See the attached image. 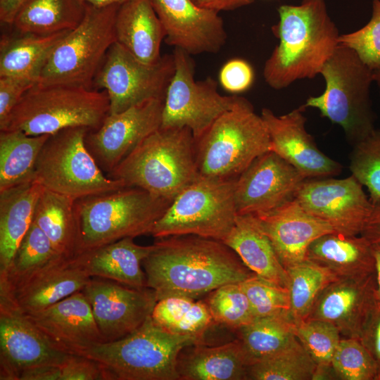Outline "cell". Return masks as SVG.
I'll return each mask as SVG.
<instances>
[{"instance_id": "cell-1", "label": "cell", "mask_w": 380, "mask_h": 380, "mask_svg": "<svg viewBox=\"0 0 380 380\" xmlns=\"http://www.w3.org/2000/svg\"><path fill=\"white\" fill-rule=\"evenodd\" d=\"M158 239L142 262L146 286L158 300L169 296L196 299L256 275L221 241L196 235Z\"/></svg>"}, {"instance_id": "cell-2", "label": "cell", "mask_w": 380, "mask_h": 380, "mask_svg": "<svg viewBox=\"0 0 380 380\" xmlns=\"http://www.w3.org/2000/svg\"><path fill=\"white\" fill-rule=\"evenodd\" d=\"M278 13L279 22L272 31L279 39V44L263 68L266 83L274 89L320 74L338 45L340 35L324 0L281 5Z\"/></svg>"}, {"instance_id": "cell-3", "label": "cell", "mask_w": 380, "mask_h": 380, "mask_svg": "<svg viewBox=\"0 0 380 380\" xmlns=\"http://www.w3.org/2000/svg\"><path fill=\"white\" fill-rule=\"evenodd\" d=\"M199 175L195 140L187 127H160L107 175L171 201Z\"/></svg>"}, {"instance_id": "cell-4", "label": "cell", "mask_w": 380, "mask_h": 380, "mask_svg": "<svg viewBox=\"0 0 380 380\" xmlns=\"http://www.w3.org/2000/svg\"><path fill=\"white\" fill-rule=\"evenodd\" d=\"M109 111L106 91L37 82L0 124V131L19 130L30 136L51 135L74 127L94 131L101 127Z\"/></svg>"}, {"instance_id": "cell-5", "label": "cell", "mask_w": 380, "mask_h": 380, "mask_svg": "<svg viewBox=\"0 0 380 380\" xmlns=\"http://www.w3.org/2000/svg\"><path fill=\"white\" fill-rule=\"evenodd\" d=\"M199 343L203 339L167 331L151 315L127 336L96 344L80 355L98 362L106 380H179L180 352Z\"/></svg>"}, {"instance_id": "cell-6", "label": "cell", "mask_w": 380, "mask_h": 380, "mask_svg": "<svg viewBox=\"0 0 380 380\" xmlns=\"http://www.w3.org/2000/svg\"><path fill=\"white\" fill-rule=\"evenodd\" d=\"M172 201L137 186L77 200L80 253L124 238L151 234Z\"/></svg>"}, {"instance_id": "cell-7", "label": "cell", "mask_w": 380, "mask_h": 380, "mask_svg": "<svg viewBox=\"0 0 380 380\" xmlns=\"http://www.w3.org/2000/svg\"><path fill=\"white\" fill-rule=\"evenodd\" d=\"M325 89L317 96H310L304 109L315 108L321 115L342 127L353 146L375 129L370 99L373 70L352 49L338 44L320 71Z\"/></svg>"}, {"instance_id": "cell-8", "label": "cell", "mask_w": 380, "mask_h": 380, "mask_svg": "<svg viewBox=\"0 0 380 380\" xmlns=\"http://www.w3.org/2000/svg\"><path fill=\"white\" fill-rule=\"evenodd\" d=\"M198 172L203 176L237 178L260 155L272 151L267 127L244 97L220 116L195 141Z\"/></svg>"}, {"instance_id": "cell-9", "label": "cell", "mask_w": 380, "mask_h": 380, "mask_svg": "<svg viewBox=\"0 0 380 380\" xmlns=\"http://www.w3.org/2000/svg\"><path fill=\"white\" fill-rule=\"evenodd\" d=\"M90 130L74 127L50 135L37 158L33 181L75 200L127 186L105 175L86 145Z\"/></svg>"}, {"instance_id": "cell-10", "label": "cell", "mask_w": 380, "mask_h": 380, "mask_svg": "<svg viewBox=\"0 0 380 380\" xmlns=\"http://www.w3.org/2000/svg\"><path fill=\"white\" fill-rule=\"evenodd\" d=\"M119 7L86 4L82 20L54 47L37 82L91 89L108 50L116 42L115 22Z\"/></svg>"}, {"instance_id": "cell-11", "label": "cell", "mask_w": 380, "mask_h": 380, "mask_svg": "<svg viewBox=\"0 0 380 380\" xmlns=\"http://www.w3.org/2000/svg\"><path fill=\"white\" fill-rule=\"evenodd\" d=\"M236 178L200 175L173 200L156 222L151 235L156 239L196 235L222 241L238 215L235 203Z\"/></svg>"}, {"instance_id": "cell-12", "label": "cell", "mask_w": 380, "mask_h": 380, "mask_svg": "<svg viewBox=\"0 0 380 380\" xmlns=\"http://www.w3.org/2000/svg\"><path fill=\"white\" fill-rule=\"evenodd\" d=\"M174 75L168 86L162 113V128L187 127L198 140L241 96H223L210 77L195 80V64L190 55L175 48Z\"/></svg>"}, {"instance_id": "cell-13", "label": "cell", "mask_w": 380, "mask_h": 380, "mask_svg": "<svg viewBox=\"0 0 380 380\" xmlns=\"http://www.w3.org/2000/svg\"><path fill=\"white\" fill-rule=\"evenodd\" d=\"M175 70L173 53L144 63L115 42L108 50L94 84L105 89L109 114L122 112L152 99H164Z\"/></svg>"}, {"instance_id": "cell-14", "label": "cell", "mask_w": 380, "mask_h": 380, "mask_svg": "<svg viewBox=\"0 0 380 380\" xmlns=\"http://www.w3.org/2000/svg\"><path fill=\"white\" fill-rule=\"evenodd\" d=\"M294 199L337 232L350 235L361 234L374 207L363 186L352 175L344 179H305Z\"/></svg>"}, {"instance_id": "cell-15", "label": "cell", "mask_w": 380, "mask_h": 380, "mask_svg": "<svg viewBox=\"0 0 380 380\" xmlns=\"http://www.w3.org/2000/svg\"><path fill=\"white\" fill-rule=\"evenodd\" d=\"M103 343L120 339L138 329L151 315L158 301L153 290L91 277L82 289Z\"/></svg>"}, {"instance_id": "cell-16", "label": "cell", "mask_w": 380, "mask_h": 380, "mask_svg": "<svg viewBox=\"0 0 380 380\" xmlns=\"http://www.w3.org/2000/svg\"><path fill=\"white\" fill-rule=\"evenodd\" d=\"M164 101L152 99L108 114L98 129L87 133L86 145L107 175L144 138L160 127Z\"/></svg>"}, {"instance_id": "cell-17", "label": "cell", "mask_w": 380, "mask_h": 380, "mask_svg": "<svg viewBox=\"0 0 380 380\" xmlns=\"http://www.w3.org/2000/svg\"><path fill=\"white\" fill-rule=\"evenodd\" d=\"M305 178L272 151L257 158L236 178L238 215L268 213L294 198Z\"/></svg>"}, {"instance_id": "cell-18", "label": "cell", "mask_w": 380, "mask_h": 380, "mask_svg": "<svg viewBox=\"0 0 380 380\" xmlns=\"http://www.w3.org/2000/svg\"><path fill=\"white\" fill-rule=\"evenodd\" d=\"M24 314L0 304V380H20L30 369L60 365L68 356Z\"/></svg>"}, {"instance_id": "cell-19", "label": "cell", "mask_w": 380, "mask_h": 380, "mask_svg": "<svg viewBox=\"0 0 380 380\" xmlns=\"http://www.w3.org/2000/svg\"><path fill=\"white\" fill-rule=\"evenodd\" d=\"M163 27L165 42L188 54L215 53L227 34L219 12L197 6L192 0H152Z\"/></svg>"}, {"instance_id": "cell-20", "label": "cell", "mask_w": 380, "mask_h": 380, "mask_svg": "<svg viewBox=\"0 0 380 380\" xmlns=\"http://www.w3.org/2000/svg\"><path fill=\"white\" fill-rule=\"evenodd\" d=\"M304 108L277 115L261 110L271 139L272 151L293 165L305 178H324L339 174L342 166L323 153L305 129Z\"/></svg>"}, {"instance_id": "cell-21", "label": "cell", "mask_w": 380, "mask_h": 380, "mask_svg": "<svg viewBox=\"0 0 380 380\" xmlns=\"http://www.w3.org/2000/svg\"><path fill=\"white\" fill-rule=\"evenodd\" d=\"M90 278L72 258L58 257L11 289L0 291V304L31 315L82 291Z\"/></svg>"}, {"instance_id": "cell-22", "label": "cell", "mask_w": 380, "mask_h": 380, "mask_svg": "<svg viewBox=\"0 0 380 380\" xmlns=\"http://www.w3.org/2000/svg\"><path fill=\"white\" fill-rule=\"evenodd\" d=\"M26 315L58 350L80 355L103 343L91 306L82 291Z\"/></svg>"}, {"instance_id": "cell-23", "label": "cell", "mask_w": 380, "mask_h": 380, "mask_svg": "<svg viewBox=\"0 0 380 380\" xmlns=\"http://www.w3.org/2000/svg\"><path fill=\"white\" fill-rule=\"evenodd\" d=\"M253 215L286 270L307 260L308 248L314 240L337 232L328 222L307 213L294 198L272 211Z\"/></svg>"}, {"instance_id": "cell-24", "label": "cell", "mask_w": 380, "mask_h": 380, "mask_svg": "<svg viewBox=\"0 0 380 380\" xmlns=\"http://www.w3.org/2000/svg\"><path fill=\"white\" fill-rule=\"evenodd\" d=\"M376 300L375 272L338 279L323 290L307 319L330 322L342 337L358 338Z\"/></svg>"}, {"instance_id": "cell-25", "label": "cell", "mask_w": 380, "mask_h": 380, "mask_svg": "<svg viewBox=\"0 0 380 380\" xmlns=\"http://www.w3.org/2000/svg\"><path fill=\"white\" fill-rule=\"evenodd\" d=\"M153 245L141 246L127 237L82 251L72 259L90 277H101L124 285L142 289L146 286L141 266Z\"/></svg>"}, {"instance_id": "cell-26", "label": "cell", "mask_w": 380, "mask_h": 380, "mask_svg": "<svg viewBox=\"0 0 380 380\" xmlns=\"http://www.w3.org/2000/svg\"><path fill=\"white\" fill-rule=\"evenodd\" d=\"M306 259L337 279L364 277L375 272L372 243L361 234H325L310 244Z\"/></svg>"}, {"instance_id": "cell-27", "label": "cell", "mask_w": 380, "mask_h": 380, "mask_svg": "<svg viewBox=\"0 0 380 380\" xmlns=\"http://www.w3.org/2000/svg\"><path fill=\"white\" fill-rule=\"evenodd\" d=\"M116 42L139 61L156 63L162 56L160 46L165 37L152 0H127L118 10Z\"/></svg>"}, {"instance_id": "cell-28", "label": "cell", "mask_w": 380, "mask_h": 380, "mask_svg": "<svg viewBox=\"0 0 380 380\" xmlns=\"http://www.w3.org/2000/svg\"><path fill=\"white\" fill-rule=\"evenodd\" d=\"M248 368L237 339L217 346L203 343L188 346L177 360L179 380H244L248 379Z\"/></svg>"}, {"instance_id": "cell-29", "label": "cell", "mask_w": 380, "mask_h": 380, "mask_svg": "<svg viewBox=\"0 0 380 380\" xmlns=\"http://www.w3.org/2000/svg\"><path fill=\"white\" fill-rule=\"evenodd\" d=\"M222 242L258 277L288 288V275L268 236L253 215H237Z\"/></svg>"}, {"instance_id": "cell-30", "label": "cell", "mask_w": 380, "mask_h": 380, "mask_svg": "<svg viewBox=\"0 0 380 380\" xmlns=\"http://www.w3.org/2000/svg\"><path fill=\"white\" fill-rule=\"evenodd\" d=\"M43 189L32 180L0 191V274L9 267L30 227Z\"/></svg>"}, {"instance_id": "cell-31", "label": "cell", "mask_w": 380, "mask_h": 380, "mask_svg": "<svg viewBox=\"0 0 380 380\" xmlns=\"http://www.w3.org/2000/svg\"><path fill=\"white\" fill-rule=\"evenodd\" d=\"M76 201L43 189L36 204L33 222L50 240L61 257L72 259L80 250V232Z\"/></svg>"}, {"instance_id": "cell-32", "label": "cell", "mask_w": 380, "mask_h": 380, "mask_svg": "<svg viewBox=\"0 0 380 380\" xmlns=\"http://www.w3.org/2000/svg\"><path fill=\"white\" fill-rule=\"evenodd\" d=\"M70 31L46 35L20 32L18 35H2L0 76L25 77L37 82L53 49Z\"/></svg>"}, {"instance_id": "cell-33", "label": "cell", "mask_w": 380, "mask_h": 380, "mask_svg": "<svg viewBox=\"0 0 380 380\" xmlns=\"http://www.w3.org/2000/svg\"><path fill=\"white\" fill-rule=\"evenodd\" d=\"M85 8L82 0H27L11 25L23 34L46 35L70 31L81 23Z\"/></svg>"}, {"instance_id": "cell-34", "label": "cell", "mask_w": 380, "mask_h": 380, "mask_svg": "<svg viewBox=\"0 0 380 380\" xmlns=\"http://www.w3.org/2000/svg\"><path fill=\"white\" fill-rule=\"evenodd\" d=\"M50 135L0 131V191L33 180L37 158Z\"/></svg>"}, {"instance_id": "cell-35", "label": "cell", "mask_w": 380, "mask_h": 380, "mask_svg": "<svg viewBox=\"0 0 380 380\" xmlns=\"http://www.w3.org/2000/svg\"><path fill=\"white\" fill-rule=\"evenodd\" d=\"M236 331L248 367L278 353L296 338L291 315L256 318Z\"/></svg>"}, {"instance_id": "cell-36", "label": "cell", "mask_w": 380, "mask_h": 380, "mask_svg": "<svg viewBox=\"0 0 380 380\" xmlns=\"http://www.w3.org/2000/svg\"><path fill=\"white\" fill-rule=\"evenodd\" d=\"M151 317L170 333L201 339L215 323L204 300L183 296H169L158 300Z\"/></svg>"}, {"instance_id": "cell-37", "label": "cell", "mask_w": 380, "mask_h": 380, "mask_svg": "<svg viewBox=\"0 0 380 380\" xmlns=\"http://www.w3.org/2000/svg\"><path fill=\"white\" fill-rule=\"evenodd\" d=\"M294 322L306 319L323 290L338 279L324 267L305 260L286 270Z\"/></svg>"}, {"instance_id": "cell-38", "label": "cell", "mask_w": 380, "mask_h": 380, "mask_svg": "<svg viewBox=\"0 0 380 380\" xmlns=\"http://www.w3.org/2000/svg\"><path fill=\"white\" fill-rule=\"evenodd\" d=\"M317 365L296 338L278 353L248 368V379L314 380Z\"/></svg>"}, {"instance_id": "cell-39", "label": "cell", "mask_w": 380, "mask_h": 380, "mask_svg": "<svg viewBox=\"0 0 380 380\" xmlns=\"http://www.w3.org/2000/svg\"><path fill=\"white\" fill-rule=\"evenodd\" d=\"M58 257L49 238L32 222L9 267L0 274V291L11 289Z\"/></svg>"}, {"instance_id": "cell-40", "label": "cell", "mask_w": 380, "mask_h": 380, "mask_svg": "<svg viewBox=\"0 0 380 380\" xmlns=\"http://www.w3.org/2000/svg\"><path fill=\"white\" fill-rule=\"evenodd\" d=\"M296 338L317 365L315 380L333 379L331 360L342 338L331 323L316 319L294 322Z\"/></svg>"}, {"instance_id": "cell-41", "label": "cell", "mask_w": 380, "mask_h": 380, "mask_svg": "<svg viewBox=\"0 0 380 380\" xmlns=\"http://www.w3.org/2000/svg\"><path fill=\"white\" fill-rule=\"evenodd\" d=\"M204 301L215 323L236 330L255 319L240 283L220 286L209 293Z\"/></svg>"}, {"instance_id": "cell-42", "label": "cell", "mask_w": 380, "mask_h": 380, "mask_svg": "<svg viewBox=\"0 0 380 380\" xmlns=\"http://www.w3.org/2000/svg\"><path fill=\"white\" fill-rule=\"evenodd\" d=\"M335 379L379 380L380 367L358 338L342 337L334 354Z\"/></svg>"}, {"instance_id": "cell-43", "label": "cell", "mask_w": 380, "mask_h": 380, "mask_svg": "<svg viewBox=\"0 0 380 380\" xmlns=\"http://www.w3.org/2000/svg\"><path fill=\"white\" fill-rule=\"evenodd\" d=\"M350 156V170L365 186L373 205H380V129L354 144Z\"/></svg>"}, {"instance_id": "cell-44", "label": "cell", "mask_w": 380, "mask_h": 380, "mask_svg": "<svg viewBox=\"0 0 380 380\" xmlns=\"http://www.w3.org/2000/svg\"><path fill=\"white\" fill-rule=\"evenodd\" d=\"M256 318L291 315L289 290L254 275L240 283Z\"/></svg>"}, {"instance_id": "cell-45", "label": "cell", "mask_w": 380, "mask_h": 380, "mask_svg": "<svg viewBox=\"0 0 380 380\" xmlns=\"http://www.w3.org/2000/svg\"><path fill=\"white\" fill-rule=\"evenodd\" d=\"M338 43L355 51L372 70L380 69V0H373L368 23L358 30L340 34Z\"/></svg>"}, {"instance_id": "cell-46", "label": "cell", "mask_w": 380, "mask_h": 380, "mask_svg": "<svg viewBox=\"0 0 380 380\" xmlns=\"http://www.w3.org/2000/svg\"><path fill=\"white\" fill-rule=\"evenodd\" d=\"M222 87L231 93H241L248 90L254 81L252 66L245 60L233 58L223 65L219 73Z\"/></svg>"}, {"instance_id": "cell-47", "label": "cell", "mask_w": 380, "mask_h": 380, "mask_svg": "<svg viewBox=\"0 0 380 380\" xmlns=\"http://www.w3.org/2000/svg\"><path fill=\"white\" fill-rule=\"evenodd\" d=\"M60 380H106L101 365L82 355H68L60 365Z\"/></svg>"}, {"instance_id": "cell-48", "label": "cell", "mask_w": 380, "mask_h": 380, "mask_svg": "<svg viewBox=\"0 0 380 380\" xmlns=\"http://www.w3.org/2000/svg\"><path fill=\"white\" fill-rule=\"evenodd\" d=\"M37 81L25 77L0 76V124L8 117L24 94Z\"/></svg>"}, {"instance_id": "cell-49", "label": "cell", "mask_w": 380, "mask_h": 380, "mask_svg": "<svg viewBox=\"0 0 380 380\" xmlns=\"http://www.w3.org/2000/svg\"><path fill=\"white\" fill-rule=\"evenodd\" d=\"M358 339L380 367V302L378 300L367 318Z\"/></svg>"}, {"instance_id": "cell-50", "label": "cell", "mask_w": 380, "mask_h": 380, "mask_svg": "<svg viewBox=\"0 0 380 380\" xmlns=\"http://www.w3.org/2000/svg\"><path fill=\"white\" fill-rule=\"evenodd\" d=\"M197 6L217 12L232 11L253 4L255 0H192Z\"/></svg>"}, {"instance_id": "cell-51", "label": "cell", "mask_w": 380, "mask_h": 380, "mask_svg": "<svg viewBox=\"0 0 380 380\" xmlns=\"http://www.w3.org/2000/svg\"><path fill=\"white\" fill-rule=\"evenodd\" d=\"M60 365L43 366L27 370L21 374L20 380H60Z\"/></svg>"}, {"instance_id": "cell-52", "label": "cell", "mask_w": 380, "mask_h": 380, "mask_svg": "<svg viewBox=\"0 0 380 380\" xmlns=\"http://www.w3.org/2000/svg\"><path fill=\"white\" fill-rule=\"evenodd\" d=\"M360 234L372 243L380 242V205H374Z\"/></svg>"}, {"instance_id": "cell-53", "label": "cell", "mask_w": 380, "mask_h": 380, "mask_svg": "<svg viewBox=\"0 0 380 380\" xmlns=\"http://www.w3.org/2000/svg\"><path fill=\"white\" fill-rule=\"evenodd\" d=\"M27 0H0V20L11 25L20 8Z\"/></svg>"}, {"instance_id": "cell-54", "label": "cell", "mask_w": 380, "mask_h": 380, "mask_svg": "<svg viewBox=\"0 0 380 380\" xmlns=\"http://www.w3.org/2000/svg\"><path fill=\"white\" fill-rule=\"evenodd\" d=\"M372 251L374 258L376 296L380 302V242L372 243Z\"/></svg>"}, {"instance_id": "cell-55", "label": "cell", "mask_w": 380, "mask_h": 380, "mask_svg": "<svg viewBox=\"0 0 380 380\" xmlns=\"http://www.w3.org/2000/svg\"><path fill=\"white\" fill-rule=\"evenodd\" d=\"M84 4L94 6H107L113 4L121 5L127 0H82Z\"/></svg>"}, {"instance_id": "cell-56", "label": "cell", "mask_w": 380, "mask_h": 380, "mask_svg": "<svg viewBox=\"0 0 380 380\" xmlns=\"http://www.w3.org/2000/svg\"><path fill=\"white\" fill-rule=\"evenodd\" d=\"M374 82L377 84L380 92V69L373 71Z\"/></svg>"}, {"instance_id": "cell-57", "label": "cell", "mask_w": 380, "mask_h": 380, "mask_svg": "<svg viewBox=\"0 0 380 380\" xmlns=\"http://www.w3.org/2000/svg\"><path fill=\"white\" fill-rule=\"evenodd\" d=\"M379 380H380V377H379Z\"/></svg>"}]
</instances>
